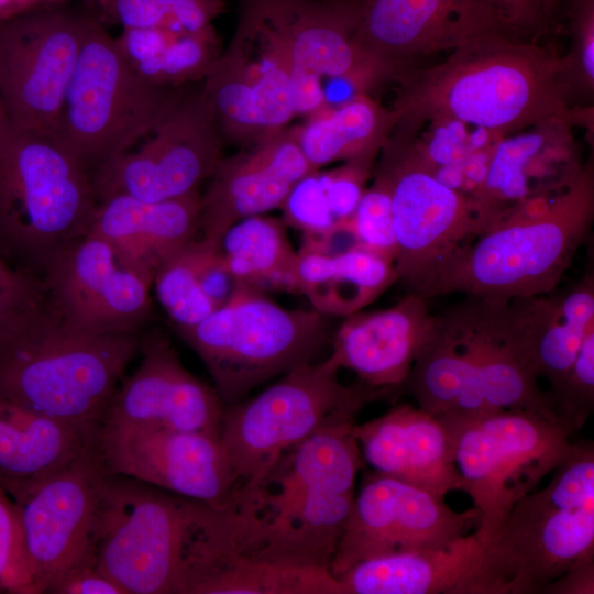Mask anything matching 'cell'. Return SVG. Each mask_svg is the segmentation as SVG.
<instances>
[{
  "instance_id": "1",
  "label": "cell",
  "mask_w": 594,
  "mask_h": 594,
  "mask_svg": "<svg viewBox=\"0 0 594 594\" xmlns=\"http://www.w3.org/2000/svg\"><path fill=\"white\" fill-rule=\"evenodd\" d=\"M393 110L396 128L453 120L504 138L580 119L570 106L562 57L532 40L497 33L452 51L427 68H407Z\"/></svg>"
},
{
  "instance_id": "2",
  "label": "cell",
  "mask_w": 594,
  "mask_h": 594,
  "mask_svg": "<svg viewBox=\"0 0 594 594\" xmlns=\"http://www.w3.org/2000/svg\"><path fill=\"white\" fill-rule=\"evenodd\" d=\"M142 340L139 332L80 330L62 318L42 293L0 323V396L98 429Z\"/></svg>"
},
{
  "instance_id": "3",
  "label": "cell",
  "mask_w": 594,
  "mask_h": 594,
  "mask_svg": "<svg viewBox=\"0 0 594 594\" xmlns=\"http://www.w3.org/2000/svg\"><path fill=\"white\" fill-rule=\"evenodd\" d=\"M354 424L339 420L320 428L286 452L260 482L242 487L258 560L330 570L364 463Z\"/></svg>"
},
{
  "instance_id": "4",
  "label": "cell",
  "mask_w": 594,
  "mask_h": 594,
  "mask_svg": "<svg viewBox=\"0 0 594 594\" xmlns=\"http://www.w3.org/2000/svg\"><path fill=\"white\" fill-rule=\"evenodd\" d=\"M594 220L592 162L561 191L514 208L460 246L424 292L512 299L554 292Z\"/></svg>"
},
{
  "instance_id": "5",
  "label": "cell",
  "mask_w": 594,
  "mask_h": 594,
  "mask_svg": "<svg viewBox=\"0 0 594 594\" xmlns=\"http://www.w3.org/2000/svg\"><path fill=\"white\" fill-rule=\"evenodd\" d=\"M503 301L468 296L439 315L406 381L419 407L437 416L525 410L559 424L549 394L505 340Z\"/></svg>"
},
{
  "instance_id": "6",
  "label": "cell",
  "mask_w": 594,
  "mask_h": 594,
  "mask_svg": "<svg viewBox=\"0 0 594 594\" xmlns=\"http://www.w3.org/2000/svg\"><path fill=\"white\" fill-rule=\"evenodd\" d=\"M98 200L90 172L51 135L0 114V253L43 271L89 232Z\"/></svg>"
},
{
  "instance_id": "7",
  "label": "cell",
  "mask_w": 594,
  "mask_h": 594,
  "mask_svg": "<svg viewBox=\"0 0 594 594\" xmlns=\"http://www.w3.org/2000/svg\"><path fill=\"white\" fill-rule=\"evenodd\" d=\"M188 92L144 79L97 13L52 136L91 173L148 135Z\"/></svg>"
},
{
  "instance_id": "8",
  "label": "cell",
  "mask_w": 594,
  "mask_h": 594,
  "mask_svg": "<svg viewBox=\"0 0 594 594\" xmlns=\"http://www.w3.org/2000/svg\"><path fill=\"white\" fill-rule=\"evenodd\" d=\"M208 506L108 474L99 503L95 565L127 594H186L188 562Z\"/></svg>"
},
{
  "instance_id": "9",
  "label": "cell",
  "mask_w": 594,
  "mask_h": 594,
  "mask_svg": "<svg viewBox=\"0 0 594 594\" xmlns=\"http://www.w3.org/2000/svg\"><path fill=\"white\" fill-rule=\"evenodd\" d=\"M328 356L301 363L256 396L223 409L220 440L242 487L260 482L290 449L320 428L355 420L369 403L393 395L360 382L344 385Z\"/></svg>"
},
{
  "instance_id": "10",
  "label": "cell",
  "mask_w": 594,
  "mask_h": 594,
  "mask_svg": "<svg viewBox=\"0 0 594 594\" xmlns=\"http://www.w3.org/2000/svg\"><path fill=\"white\" fill-rule=\"evenodd\" d=\"M178 333L205 364L224 407L312 361L329 336L321 314L286 309L243 284L206 319Z\"/></svg>"
},
{
  "instance_id": "11",
  "label": "cell",
  "mask_w": 594,
  "mask_h": 594,
  "mask_svg": "<svg viewBox=\"0 0 594 594\" xmlns=\"http://www.w3.org/2000/svg\"><path fill=\"white\" fill-rule=\"evenodd\" d=\"M461 491L479 512L476 534L491 547L513 506L572 450V433L525 410L446 414Z\"/></svg>"
},
{
  "instance_id": "12",
  "label": "cell",
  "mask_w": 594,
  "mask_h": 594,
  "mask_svg": "<svg viewBox=\"0 0 594 594\" xmlns=\"http://www.w3.org/2000/svg\"><path fill=\"white\" fill-rule=\"evenodd\" d=\"M549 483L520 498L491 548L510 594H543L581 558L594 553V447L573 442Z\"/></svg>"
},
{
  "instance_id": "13",
  "label": "cell",
  "mask_w": 594,
  "mask_h": 594,
  "mask_svg": "<svg viewBox=\"0 0 594 594\" xmlns=\"http://www.w3.org/2000/svg\"><path fill=\"white\" fill-rule=\"evenodd\" d=\"M37 3L0 21V100L10 124L51 135L97 10Z\"/></svg>"
},
{
  "instance_id": "14",
  "label": "cell",
  "mask_w": 594,
  "mask_h": 594,
  "mask_svg": "<svg viewBox=\"0 0 594 594\" xmlns=\"http://www.w3.org/2000/svg\"><path fill=\"white\" fill-rule=\"evenodd\" d=\"M377 169L387 177L397 254L398 280L424 294L443 263L483 233L475 206L433 175L413 140L389 136Z\"/></svg>"
},
{
  "instance_id": "15",
  "label": "cell",
  "mask_w": 594,
  "mask_h": 594,
  "mask_svg": "<svg viewBox=\"0 0 594 594\" xmlns=\"http://www.w3.org/2000/svg\"><path fill=\"white\" fill-rule=\"evenodd\" d=\"M221 132L201 87L189 91L138 147L90 173L97 200L164 201L198 191L221 160Z\"/></svg>"
},
{
  "instance_id": "16",
  "label": "cell",
  "mask_w": 594,
  "mask_h": 594,
  "mask_svg": "<svg viewBox=\"0 0 594 594\" xmlns=\"http://www.w3.org/2000/svg\"><path fill=\"white\" fill-rule=\"evenodd\" d=\"M42 273L45 299L86 332H139L151 315L153 272L91 230L61 250Z\"/></svg>"
},
{
  "instance_id": "17",
  "label": "cell",
  "mask_w": 594,
  "mask_h": 594,
  "mask_svg": "<svg viewBox=\"0 0 594 594\" xmlns=\"http://www.w3.org/2000/svg\"><path fill=\"white\" fill-rule=\"evenodd\" d=\"M96 444L107 474L217 508L233 503L242 487L218 437L156 425H100Z\"/></svg>"
},
{
  "instance_id": "18",
  "label": "cell",
  "mask_w": 594,
  "mask_h": 594,
  "mask_svg": "<svg viewBox=\"0 0 594 594\" xmlns=\"http://www.w3.org/2000/svg\"><path fill=\"white\" fill-rule=\"evenodd\" d=\"M107 475L95 440L62 471L11 497L21 518L35 594L47 593L64 574L94 562Z\"/></svg>"
},
{
  "instance_id": "19",
  "label": "cell",
  "mask_w": 594,
  "mask_h": 594,
  "mask_svg": "<svg viewBox=\"0 0 594 594\" xmlns=\"http://www.w3.org/2000/svg\"><path fill=\"white\" fill-rule=\"evenodd\" d=\"M479 517L474 507L457 512L444 497L374 471L366 473L330 572L338 578L364 560L444 546L465 535Z\"/></svg>"
},
{
  "instance_id": "20",
  "label": "cell",
  "mask_w": 594,
  "mask_h": 594,
  "mask_svg": "<svg viewBox=\"0 0 594 594\" xmlns=\"http://www.w3.org/2000/svg\"><path fill=\"white\" fill-rule=\"evenodd\" d=\"M289 43V94L295 114L324 108L322 88L349 79L365 92L393 69L364 52L354 38L359 0H276Z\"/></svg>"
},
{
  "instance_id": "21",
  "label": "cell",
  "mask_w": 594,
  "mask_h": 594,
  "mask_svg": "<svg viewBox=\"0 0 594 594\" xmlns=\"http://www.w3.org/2000/svg\"><path fill=\"white\" fill-rule=\"evenodd\" d=\"M497 33L516 35L493 0H359L354 38L398 78L415 58Z\"/></svg>"
},
{
  "instance_id": "22",
  "label": "cell",
  "mask_w": 594,
  "mask_h": 594,
  "mask_svg": "<svg viewBox=\"0 0 594 594\" xmlns=\"http://www.w3.org/2000/svg\"><path fill=\"white\" fill-rule=\"evenodd\" d=\"M336 579L341 594H510L506 572L476 532L438 548L364 560Z\"/></svg>"
},
{
  "instance_id": "23",
  "label": "cell",
  "mask_w": 594,
  "mask_h": 594,
  "mask_svg": "<svg viewBox=\"0 0 594 594\" xmlns=\"http://www.w3.org/2000/svg\"><path fill=\"white\" fill-rule=\"evenodd\" d=\"M138 369L117 388L100 425H156L220 438L224 406L161 334L143 338Z\"/></svg>"
},
{
  "instance_id": "24",
  "label": "cell",
  "mask_w": 594,
  "mask_h": 594,
  "mask_svg": "<svg viewBox=\"0 0 594 594\" xmlns=\"http://www.w3.org/2000/svg\"><path fill=\"white\" fill-rule=\"evenodd\" d=\"M572 127L547 122L494 145L486 178L472 198L484 231L524 202L558 194L578 175L583 163Z\"/></svg>"
},
{
  "instance_id": "25",
  "label": "cell",
  "mask_w": 594,
  "mask_h": 594,
  "mask_svg": "<svg viewBox=\"0 0 594 594\" xmlns=\"http://www.w3.org/2000/svg\"><path fill=\"white\" fill-rule=\"evenodd\" d=\"M311 170L292 130L221 158L201 195V238L217 242L239 220L280 208L294 185Z\"/></svg>"
},
{
  "instance_id": "26",
  "label": "cell",
  "mask_w": 594,
  "mask_h": 594,
  "mask_svg": "<svg viewBox=\"0 0 594 594\" xmlns=\"http://www.w3.org/2000/svg\"><path fill=\"white\" fill-rule=\"evenodd\" d=\"M438 320L427 298L409 292L387 309L345 317L334 332L329 356L363 384L395 395L431 340Z\"/></svg>"
},
{
  "instance_id": "27",
  "label": "cell",
  "mask_w": 594,
  "mask_h": 594,
  "mask_svg": "<svg viewBox=\"0 0 594 594\" xmlns=\"http://www.w3.org/2000/svg\"><path fill=\"white\" fill-rule=\"evenodd\" d=\"M353 433L363 462L384 474L444 497L461 491L449 431L439 416L402 403Z\"/></svg>"
},
{
  "instance_id": "28",
  "label": "cell",
  "mask_w": 594,
  "mask_h": 594,
  "mask_svg": "<svg viewBox=\"0 0 594 594\" xmlns=\"http://www.w3.org/2000/svg\"><path fill=\"white\" fill-rule=\"evenodd\" d=\"M594 328V276L585 275L564 294L553 292L504 299L506 342L556 392L572 366L585 333Z\"/></svg>"
},
{
  "instance_id": "29",
  "label": "cell",
  "mask_w": 594,
  "mask_h": 594,
  "mask_svg": "<svg viewBox=\"0 0 594 594\" xmlns=\"http://www.w3.org/2000/svg\"><path fill=\"white\" fill-rule=\"evenodd\" d=\"M98 429L0 396V484L10 497L36 486L79 458L95 442Z\"/></svg>"
},
{
  "instance_id": "30",
  "label": "cell",
  "mask_w": 594,
  "mask_h": 594,
  "mask_svg": "<svg viewBox=\"0 0 594 594\" xmlns=\"http://www.w3.org/2000/svg\"><path fill=\"white\" fill-rule=\"evenodd\" d=\"M198 191L164 201H144L124 195L98 201L90 230L109 240L151 272L200 231Z\"/></svg>"
},
{
  "instance_id": "31",
  "label": "cell",
  "mask_w": 594,
  "mask_h": 594,
  "mask_svg": "<svg viewBox=\"0 0 594 594\" xmlns=\"http://www.w3.org/2000/svg\"><path fill=\"white\" fill-rule=\"evenodd\" d=\"M296 290L322 316L361 311L398 280L393 262L354 246L338 254L297 252Z\"/></svg>"
},
{
  "instance_id": "32",
  "label": "cell",
  "mask_w": 594,
  "mask_h": 594,
  "mask_svg": "<svg viewBox=\"0 0 594 594\" xmlns=\"http://www.w3.org/2000/svg\"><path fill=\"white\" fill-rule=\"evenodd\" d=\"M398 117L369 94L323 108L292 133L312 170L334 162L373 161L393 133Z\"/></svg>"
},
{
  "instance_id": "33",
  "label": "cell",
  "mask_w": 594,
  "mask_h": 594,
  "mask_svg": "<svg viewBox=\"0 0 594 594\" xmlns=\"http://www.w3.org/2000/svg\"><path fill=\"white\" fill-rule=\"evenodd\" d=\"M157 298L177 330L193 327L224 305L241 285L223 263L216 242L185 243L156 267Z\"/></svg>"
},
{
  "instance_id": "34",
  "label": "cell",
  "mask_w": 594,
  "mask_h": 594,
  "mask_svg": "<svg viewBox=\"0 0 594 594\" xmlns=\"http://www.w3.org/2000/svg\"><path fill=\"white\" fill-rule=\"evenodd\" d=\"M286 224L263 215L233 223L217 240L218 252L232 276L257 290L297 293L294 251Z\"/></svg>"
},
{
  "instance_id": "35",
  "label": "cell",
  "mask_w": 594,
  "mask_h": 594,
  "mask_svg": "<svg viewBox=\"0 0 594 594\" xmlns=\"http://www.w3.org/2000/svg\"><path fill=\"white\" fill-rule=\"evenodd\" d=\"M116 40L130 65L158 86L180 87L204 79L219 57L212 26L195 33L123 29Z\"/></svg>"
},
{
  "instance_id": "36",
  "label": "cell",
  "mask_w": 594,
  "mask_h": 594,
  "mask_svg": "<svg viewBox=\"0 0 594 594\" xmlns=\"http://www.w3.org/2000/svg\"><path fill=\"white\" fill-rule=\"evenodd\" d=\"M199 594H341L329 569L242 558Z\"/></svg>"
},
{
  "instance_id": "37",
  "label": "cell",
  "mask_w": 594,
  "mask_h": 594,
  "mask_svg": "<svg viewBox=\"0 0 594 594\" xmlns=\"http://www.w3.org/2000/svg\"><path fill=\"white\" fill-rule=\"evenodd\" d=\"M103 23L195 33L211 26L226 0H96Z\"/></svg>"
},
{
  "instance_id": "38",
  "label": "cell",
  "mask_w": 594,
  "mask_h": 594,
  "mask_svg": "<svg viewBox=\"0 0 594 594\" xmlns=\"http://www.w3.org/2000/svg\"><path fill=\"white\" fill-rule=\"evenodd\" d=\"M358 245L395 262L397 244L394 232L392 194L387 177L376 169L350 220Z\"/></svg>"
},
{
  "instance_id": "39",
  "label": "cell",
  "mask_w": 594,
  "mask_h": 594,
  "mask_svg": "<svg viewBox=\"0 0 594 594\" xmlns=\"http://www.w3.org/2000/svg\"><path fill=\"white\" fill-rule=\"evenodd\" d=\"M548 394L558 422L571 433L582 429L594 409V328L585 333L560 387Z\"/></svg>"
},
{
  "instance_id": "40",
  "label": "cell",
  "mask_w": 594,
  "mask_h": 594,
  "mask_svg": "<svg viewBox=\"0 0 594 594\" xmlns=\"http://www.w3.org/2000/svg\"><path fill=\"white\" fill-rule=\"evenodd\" d=\"M0 591L35 594L18 507L0 484Z\"/></svg>"
},
{
  "instance_id": "41",
  "label": "cell",
  "mask_w": 594,
  "mask_h": 594,
  "mask_svg": "<svg viewBox=\"0 0 594 594\" xmlns=\"http://www.w3.org/2000/svg\"><path fill=\"white\" fill-rule=\"evenodd\" d=\"M572 46L562 57L564 79L572 94L576 89L593 95L594 87V0H566Z\"/></svg>"
},
{
  "instance_id": "42",
  "label": "cell",
  "mask_w": 594,
  "mask_h": 594,
  "mask_svg": "<svg viewBox=\"0 0 594 594\" xmlns=\"http://www.w3.org/2000/svg\"><path fill=\"white\" fill-rule=\"evenodd\" d=\"M429 131L424 139L413 140L421 160L430 167L454 165L477 152L465 124L453 120L428 122Z\"/></svg>"
},
{
  "instance_id": "43",
  "label": "cell",
  "mask_w": 594,
  "mask_h": 594,
  "mask_svg": "<svg viewBox=\"0 0 594 594\" xmlns=\"http://www.w3.org/2000/svg\"><path fill=\"white\" fill-rule=\"evenodd\" d=\"M508 29L517 36L544 32L562 0H493Z\"/></svg>"
},
{
  "instance_id": "44",
  "label": "cell",
  "mask_w": 594,
  "mask_h": 594,
  "mask_svg": "<svg viewBox=\"0 0 594 594\" xmlns=\"http://www.w3.org/2000/svg\"><path fill=\"white\" fill-rule=\"evenodd\" d=\"M43 293L42 284L12 267L0 253V323Z\"/></svg>"
},
{
  "instance_id": "45",
  "label": "cell",
  "mask_w": 594,
  "mask_h": 594,
  "mask_svg": "<svg viewBox=\"0 0 594 594\" xmlns=\"http://www.w3.org/2000/svg\"><path fill=\"white\" fill-rule=\"evenodd\" d=\"M47 593L53 594H127L116 581L100 571L95 562L84 563L64 574Z\"/></svg>"
},
{
  "instance_id": "46",
  "label": "cell",
  "mask_w": 594,
  "mask_h": 594,
  "mask_svg": "<svg viewBox=\"0 0 594 594\" xmlns=\"http://www.w3.org/2000/svg\"><path fill=\"white\" fill-rule=\"evenodd\" d=\"M594 553L573 563L561 576L551 582L543 594H593Z\"/></svg>"
},
{
  "instance_id": "47",
  "label": "cell",
  "mask_w": 594,
  "mask_h": 594,
  "mask_svg": "<svg viewBox=\"0 0 594 594\" xmlns=\"http://www.w3.org/2000/svg\"><path fill=\"white\" fill-rule=\"evenodd\" d=\"M37 3L36 0H0V21L13 16Z\"/></svg>"
},
{
  "instance_id": "48",
  "label": "cell",
  "mask_w": 594,
  "mask_h": 594,
  "mask_svg": "<svg viewBox=\"0 0 594 594\" xmlns=\"http://www.w3.org/2000/svg\"><path fill=\"white\" fill-rule=\"evenodd\" d=\"M38 3L42 2H53V1H63V0H36Z\"/></svg>"
},
{
  "instance_id": "49",
  "label": "cell",
  "mask_w": 594,
  "mask_h": 594,
  "mask_svg": "<svg viewBox=\"0 0 594 594\" xmlns=\"http://www.w3.org/2000/svg\"><path fill=\"white\" fill-rule=\"evenodd\" d=\"M3 107H2V103H1V100H0V114L3 112Z\"/></svg>"
}]
</instances>
